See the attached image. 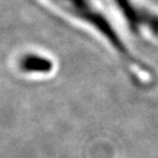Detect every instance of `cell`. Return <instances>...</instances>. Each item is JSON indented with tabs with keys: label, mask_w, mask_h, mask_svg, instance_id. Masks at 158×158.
Instances as JSON below:
<instances>
[{
	"label": "cell",
	"mask_w": 158,
	"mask_h": 158,
	"mask_svg": "<svg viewBox=\"0 0 158 158\" xmlns=\"http://www.w3.org/2000/svg\"><path fill=\"white\" fill-rule=\"evenodd\" d=\"M55 6L59 7L63 11L73 15L76 19L87 23L100 35L104 37L120 57L124 59L127 66L136 69V72L142 74L151 75V69L141 63L136 57L131 54L130 49L126 47L125 42L120 36L118 32L114 27L110 17L106 13L103 8L100 6L98 0H49Z\"/></svg>",
	"instance_id": "1"
},
{
	"label": "cell",
	"mask_w": 158,
	"mask_h": 158,
	"mask_svg": "<svg viewBox=\"0 0 158 158\" xmlns=\"http://www.w3.org/2000/svg\"><path fill=\"white\" fill-rule=\"evenodd\" d=\"M20 68L25 73H49L53 68V63L48 58L40 55H25L20 60Z\"/></svg>",
	"instance_id": "3"
},
{
	"label": "cell",
	"mask_w": 158,
	"mask_h": 158,
	"mask_svg": "<svg viewBox=\"0 0 158 158\" xmlns=\"http://www.w3.org/2000/svg\"><path fill=\"white\" fill-rule=\"evenodd\" d=\"M134 32H146L158 37V15L131 0H112Z\"/></svg>",
	"instance_id": "2"
}]
</instances>
